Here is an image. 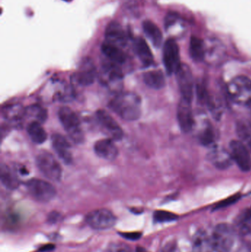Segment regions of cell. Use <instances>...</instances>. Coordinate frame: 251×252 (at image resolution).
<instances>
[{
	"label": "cell",
	"instance_id": "cell-40",
	"mask_svg": "<svg viewBox=\"0 0 251 252\" xmlns=\"http://www.w3.org/2000/svg\"><path fill=\"white\" fill-rule=\"evenodd\" d=\"M237 252H251V251L249 247L244 245L240 247V248L237 250Z\"/></svg>",
	"mask_w": 251,
	"mask_h": 252
},
{
	"label": "cell",
	"instance_id": "cell-15",
	"mask_svg": "<svg viewBox=\"0 0 251 252\" xmlns=\"http://www.w3.org/2000/svg\"><path fill=\"white\" fill-rule=\"evenodd\" d=\"M52 144L59 158L66 164H70L73 161V157L70 144L66 138L63 135L55 133L52 136Z\"/></svg>",
	"mask_w": 251,
	"mask_h": 252
},
{
	"label": "cell",
	"instance_id": "cell-2",
	"mask_svg": "<svg viewBox=\"0 0 251 252\" xmlns=\"http://www.w3.org/2000/svg\"><path fill=\"white\" fill-rule=\"evenodd\" d=\"M58 118L70 139L75 143H82L84 134L76 113L67 106H62L58 111Z\"/></svg>",
	"mask_w": 251,
	"mask_h": 252
},
{
	"label": "cell",
	"instance_id": "cell-28",
	"mask_svg": "<svg viewBox=\"0 0 251 252\" xmlns=\"http://www.w3.org/2000/svg\"><path fill=\"white\" fill-rule=\"evenodd\" d=\"M3 116L10 122H19L25 116V109L19 105H12L3 109Z\"/></svg>",
	"mask_w": 251,
	"mask_h": 252
},
{
	"label": "cell",
	"instance_id": "cell-20",
	"mask_svg": "<svg viewBox=\"0 0 251 252\" xmlns=\"http://www.w3.org/2000/svg\"><path fill=\"white\" fill-rule=\"evenodd\" d=\"M212 240L205 231L199 230L195 234L192 252H213Z\"/></svg>",
	"mask_w": 251,
	"mask_h": 252
},
{
	"label": "cell",
	"instance_id": "cell-22",
	"mask_svg": "<svg viewBox=\"0 0 251 252\" xmlns=\"http://www.w3.org/2000/svg\"><path fill=\"white\" fill-rule=\"evenodd\" d=\"M143 31L156 47H160L163 41V35L160 28L150 20H145L142 23Z\"/></svg>",
	"mask_w": 251,
	"mask_h": 252
},
{
	"label": "cell",
	"instance_id": "cell-21",
	"mask_svg": "<svg viewBox=\"0 0 251 252\" xmlns=\"http://www.w3.org/2000/svg\"><path fill=\"white\" fill-rule=\"evenodd\" d=\"M103 54L116 64H122L126 62L127 56L122 48L105 41L101 46Z\"/></svg>",
	"mask_w": 251,
	"mask_h": 252
},
{
	"label": "cell",
	"instance_id": "cell-33",
	"mask_svg": "<svg viewBox=\"0 0 251 252\" xmlns=\"http://www.w3.org/2000/svg\"><path fill=\"white\" fill-rule=\"evenodd\" d=\"M155 221L158 223H167L172 222L178 219V216L170 213V212L163 211V210H158L155 212L153 215Z\"/></svg>",
	"mask_w": 251,
	"mask_h": 252
},
{
	"label": "cell",
	"instance_id": "cell-24",
	"mask_svg": "<svg viewBox=\"0 0 251 252\" xmlns=\"http://www.w3.org/2000/svg\"><path fill=\"white\" fill-rule=\"evenodd\" d=\"M0 177H1V184L4 188L13 190L19 188V181L17 176L10 170L8 166L4 164H1L0 167Z\"/></svg>",
	"mask_w": 251,
	"mask_h": 252
},
{
	"label": "cell",
	"instance_id": "cell-16",
	"mask_svg": "<svg viewBox=\"0 0 251 252\" xmlns=\"http://www.w3.org/2000/svg\"><path fill=\"white\" fill-rule=\"evenodd\" d=\"M106 42L121 47L126 44L127 35L122 25L116 22H110L106 30Z\"/></svg>",
	"mask_w": 251,
	"mask_h": 252
},
{
	"label": "cell",
	"instance_id": "cell-18",
	"mask_svg": "<svg viewBox=\"0 0 251 252\" xmlns=\"http://www.w3.org/2000/svg\"><path fill=\"white\" fill-rule=\"evenodd\" d=\"M134 49L141 63L146 66L153 64V55L145 40L141 37H137L134 42Z\"/></svg>",
	"mask_w": 251,
	"mask_h": 252
},
{
	"label": "cell",
	"instance_id": "cell-34",
	"mask_svg": "<svg viewBox=\"0 0 251 252\" xmlns=\"http://www.w3.org/2000/svg\"><path fill=\"white\" fill-rule=\"evenodd\" d=\"M241 198L240 194H236V195H232L223 201H221L216 204L214 210H220V209L225 208V207H229L230 205L235 204L237 201L240 200Z\"/></svg>",
	"mask_w": 251,
	"mask_h": 252
},
{
	"label": "cell",
	"instance_id": "cell-12",
	"mask_svg": "<svg viewBox=\"0 0 251 252\" xmlns=\"http://www.w3.org/2000/svg\"><path fill=\"white\" fill-rule=\"evenodd\" d=\"M123 73L118 64L112 63L103 67L101 81L111 90H119L122 87Z\"/></svg>",
	"mask_w": 251,
	"mask_h": 252
},
{
	"label": "cell",
	"instance_id": "cell-5",
	"mask_svg": "<svg viewBox=\"0 0 251 252\" xmlns=\"http://www.w3.org/2000/svg\"><path fill=\"white\" fill-rule=\"evenodd\" d=\"M211 240L215 252H230L234 243V229L227 223H220L214 229Z\"/></svg>",
	"mask_w": 251,
	"mask_h": 252
},
{
	"label": "cell",
	"instance_id": "cell-26",
	"mask_svg": "<svg viewBox=\"0 0 251 252\" xmlns=\"http://www.w3.org/2000/svg\"><path fill=\"white\" fill-rule=\"evenodd\" d=\"M190 53L192 59L195 62H202L206 56V50L203 40L198 37L192 36L190 38Z\"/></svg>",
	"mask_w": 251,
	"mask_h": 252
},
{
	"label": "cell",
	"instance_id": "cell-30",
	"mask_svg": "<svg viewBox=\"0 0 251 252\" xmlns=\"http://www.w3.org/2000/svg\"><path fill=\"white\" fill-rule=\"evenodd\" d=\"M198 140L200 144L204 146H211L215 141V130L212 126H206L200 132L198 135Z\"/></svg>",
	"mask_w": 251,
	"mask_h": 252
},
{
	"label": "cell",
	"instance_id": "cell-27",
	"mask_svg": "<svg viewBox=\"0 0 251 252\" xmlns=\"http://www.w3.org/2000/svg\"><path fill=\"white\" fill-rule=\"evenodd\" d=\"M236 230L241 236L251 235V209L245 210L237 219Z\"/></svg>",
	"mask_w": 251,
	"mask_h": 252
},
{
	"label": "cell",
	"instance_id": "cell-19",
	"mask_svg": "<svg viewBox=\"0 0 251 252\" xmlns=\"http://www.w3.org/2000/svg\"><path fill=\"white\" fill-rule=\"evenodd\" d=\"M209 160L216 168L220 170L229 168L234 161L230 152L220 149L212 151L209 154Z\"/></svg>",
	"mask_w": 251,
	"mask_h": 252
},
{
	"label": "cell",
	"instance_id": "cell-23",
	"mask_svg": "<svg viewBox=\"0 0 251 252\" xmlns=\"http://www.w3.org/2000/svg\"><path fill=\"white\" fill-rule=\"evenodd\" d=\"M144 84L153 90H159L165 86V77L161 70H151L143 75Z\"/></svg>",
	"mask_w": 251,
	"mask_h": 252
},
{
	"label": "cell",
	"instance_id": "cell-4",
	"mask_svg": "<svg viewBox=\"0 0 251 252\" xmlns=\"http://www.w3.org/2000/svg\"><path fill=\"white\" fill-rule=\"evenodd\" d=\"M36 165L44 177L53 182L61 179L62 168L56 157L48 151H43L36 157Z\"/></svg>",
	"mask_w": 251,
	"mask_h": 252
},
{
	"label": "cell",
	"instance_id": "cell-3",
	"mask_svg": "<svg viewBox=\"0 0 251 252\" xmlns=\"http://www.w3.org/2000/svg\"><path fill=\"white\" fill-rule=\"evenodd\" d=\"M227 90L234 103L243 106L251 103V80L248 77H236L228 84Z\"/></svg>",
	"mask_w": 251,
	"mask_h": 252
},
{
	"label": "cell",
	"instance_id": "cell-29",
	"mask_svg": "<svg viewBox=\"0 0 251 252\" xmlns=\"http://www.w3.org/2000/svg\"><path fill=\"white\" fill-rule=\"evenodd\" d=\"M25 116L30 117L34 118V121L43 124L47 120V112L44 108L38 105H33L25 109Z\"/></svg>",
	"mask_w": 251,
	"mask_h": 252
},
{
	"label": "cell",
	"instance_id": "cell-17",
	"mask_svg": "<svg viewBox=\"0 0 251 252\" xmlns=\"http://www.w3.org/2000/svg\"><path fill=\"white\" fill-rule=\"evenodd\" d=\"M95 154L105 160L113 161L117 157L119 151L113 140L110 138L100 139L97 141L94 146Z\"/></svg>",
	"mask_w": 251,
	"mask_h": 252
},
{
	"label": "cell",
	"instance_id": "cell-1",
	"mask_svg": "<svg viewBox=\"0 0 251 252\" xmlns=\"http://www.w3.org/2000/svg\"><path fill=\"white\" fill-rule=\"evenodd\" d=\"M141 98L134 93H119L111 100V109L128 122L137 121L141 116Z\"/></svg>",
	"mask_w": 251,
	"mask_h": 252
},
{
	"label": "cell",
	"instance_id": "cell-7",
	"mask_svg": "<svg viewBox=\"0 0 251 252\" xmlns=\"http://www.w3.org/2000/svg\"><path fill=\"white\" fill-rule=\"evenodd\" d=\"M88 224L97 230H105L113 227L116 222L114 215L107 209H99L88 213L85 218Z\"/></svg>",
	"mask_w": 251,
	"mask_h": 252
},
{
	"label": "cell",
	"instance_id": "cell-38",
	"mask_svg": "<svg viewBox=\"0 0 251 252\" xmlns=\"http://www.w3.org/2000/svg\"><path fill=\"white\" fill-rule=\"evenodd\" d=\"M60 213H57V212H53L48 216V220L50 223H56L57 220H60Z\"/></svg>",
	"mask_w": 251,
	"mask_h": 252
},
{
	"label": "cell",
	"instance_id": "cell-37",
	"mask_svg": "<svg viewBox=\"0 0 251 252\" xmlns=\"http://www.w3.org/2000/svg\"><path fill=\"white\" fill-rule=\"evenodd\" d=\"M122 238H125L127 240H130V241H137L141 238V234L140 232H125V233H119Z\"/></svg>",
	"mask_w": 251,
	"mask_h": 252
},
{
	"label": "cell",
	"instance_id": "cell-35",
	"mask_svg": "<svg viewBox=\"0 0 251 252\" xmlns=\"http://www.w3.org/2000/svg\"><path fill=\"white\" fill-rule=\"evenodd\" d=\"M110 252H131V250L126 244H117L111 247Z\"/></svg>",
	"mask_w": 251,
	"mask_h": 252
},
{
	"label": "cell",
	"instance_id": "cell-11",
	"mask_svg": "<svg viewBox=\"0 0 251 252\" xmlns=\"http://www.w3.org/2000/svg\"><path fill=\"white\" fill-rule=\"evenodd\" d=\"M97 121L102 130L108 137L113 141H119L123 137V130L114 119L104 110L97 111Z\"/></svg>",
	"mask_w": 251,
	"mask_h": 252
},
{
	"label": "cell",
	"instance_id": "cell-10",
	"mask_svg": "<svg viewBox=\"0 0 251 252\" xmlns=\"http://www.w3.org/2000/svg\"><path fill=\"white\" fill-rule=\"evenodd\" d=\"M230 154L233 161L243 172L251 170V156L250 150L241 141L233 140L230 143Z\"/></svg>",
	"mask_w": 251,
	"mask_h": 252
},
{
	"label": "cell",
	"instance_id": "cell-31",
	"mask_svg": "<svg viewBox=\"0 0 251 252\" xmlns=\"http://www.w3.org/2000/svg\"><path fill=\"white\" fill-rule=\"evenodd\" d=\"M206 104L209 106L211 112L212 113L214 118L219 119L223 113V106L221 103V100H218L214 96L209 95L207 100H206Z\"/></svg>",
	"mask_w": 251,
	"mask_h": 252
},
{
	"label": "cell",
	"instance_id": "cell-42",
	"mask_svg": "<svg viewBox=\"0 0 251 252\" xmlns=\"http://www.w3.org/2000/svg\"><path fill=\"white\" fill-rule=\"evenodd\" d=\"M63 1H67V2H69V1H72V0H63Z\"/></svg>",
	"mask_w": 251,
	"mask_h": 252
},
{
	"label": "cell",
	"instance_id": "cell-32",
	"mask_svg": "<svg viewBox=\"0 0 251 252\" xmlns=\"http://www.w3.org/2000/svg\"><path fill=\"white\" fill-rule=\"evenodd\" d=\"M237 132L240 137V141L251 151V132L249 127L244 124H239L237 126Z\"/></svg>",
	"mask_w": 251,
	"mask_h": 252
},
{
	"label": "cell",
	"instance_id": "cell-39",
	"mask_svg": "<svg viewBox=\"0 0 251 252\" xmlns=\"http://www.w3.org/2000/svg\"><path fill=\"white\" fill-rule=\"evenodd\" d=\"M55 250V245L54 244H46V245L43 246L41 248L38 250V251L40 252H52L53 250Z\"/></svg>",
	"mask_w": 251,
	"mask_h": 252
},
{
	"label": "cell",
	"instance_id": "cell-8",
	"mask_svg": "<svg viewBox=\"0 0 251 252\" xmlns=\"http://www.w3.org/2000/svg\"><path fill=\"white\" fill-rule=\"evenodd\" d=\"M163 62L169 75L175 74L181 66L179 47L175 40L169 38L164 44Z\"/></svg>",
	"mask_w": 251,
	"mask_h": 252
},
{
	"label": "cell",
	"instance_id": "cell-25",
	"mask_svg": "<svg viewBox=\"0 0 251 252\" xmlns=\"http://www.w3.org/2000/svg\"><path fill=\"white\" fill-rule=\"evenodd\" d=\"M27 131H28L31 140L34 143L41 145L47 140V132L41 126V123L37 122V121H32L29 123L27 127Z\"/></svg>",
	"mask_w": 251,
	"mask_h": 252
},
{
	"label": "cell",
	"instance_id": "cell-14",
	"mask_svg": "<svg viewBox=\"0 0 251 252\" xmlns=\"http://www.w3.org/2000/svg\"><path fill=\"white\" fill-rule=\"evenodd\" d=\"M96 76H97V69L95 66L92 61L87 58L83 61L79 69L75 74V80L79 85L88 87L94 82Z\"/></svg>",
	"mask_w": 251,
	"mask_h": 252
},
{
	"label": "cell",
	"instance_id": "cell-13",
	"mask_svg": "<svg viewBox=\"0 0 251 252\" xmlns=\"http://www.w3.org/2000/svg\"><path fill=\"white\" fill-rule=\"evenodd\" d=\"M177 118L181 130L189 133L194 127V118L192 110L191 101L181 97L177 110Z\"/></svg>",
	"mask_w": 251,
	"mask_h": 252
},
{
	"label": "cell",
	"instance_id": "cell-36",
	"mask_svg": "<svg viewBox=\"0 0 251 252\" xmlns=\"http://www.w3.org/2000/svg\"><path fill=\"white\" fill-rule=\"evenodd\" d=\"M162 252H179L176 243L175 241H168L165 246H164Z\"/></svg>",
	"mask_w": 251,
	"mask_h": 252
},
{
	"label": "cell",
	"instance_id": "cell-6",
	"mask_svg": "<svg viewBox=\"0 0 251 252\" xmlns=\"http://www.w3.org/2000/svg\"><path fill=\"white\" fill-rule=\"evenodd\" d=\"M29 195L39 202L47 203L54 198L56 189L52 184L42 179H32L25 184Z\"/></svg>",
	"mask_w": 251,
	"mask_h": 252
},
{
	"label": "cell",
	"instance_id": "cell-41",
	"mask_svg": "<svg viewBox=\"0 0 251 252\" xmlns=\"http://www.w3.org/2000/svg\"><path fill=\"white\" fill-rule=\"evenodd\" d=\"M137 252H149L145 250V249L143 248V247H138L137 248Z\"/></svg>",
	"mask_w": 251,
	"mask_h": 252
},
{
	"label": "cell",
	"instance_id": "cell-9",
	"mask_svg": "<svg viewBox=\"0 0 251 252\" xmlns=\"http://www.w3.org/2000/svg\"><path fill=\"white\" fill-rule=\"evenodd\" d=\"M175 75L181 97L192 102L194 94V82L191 69L188 65L181 63Z\"/></svg>",
	"mask_w": 251,
	"mask_h": 252
}]
</instances>
